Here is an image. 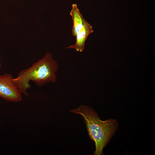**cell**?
<instances>
[{
  "label": "cell",
  "mask_w": 155,
  "mask_h": 155,
  "mask_svg": "<svg viewBox=\"0 0 155 155\" xmlns=\"http://www.w3.org/2000/svg\"><path fill=\"white\" fill-rule=\"evenodd\" d=\"M69 111L82 116L88 134L95 143L96 148L94 155H102L103 148L117 129V121L112 119L102 121L94 110L84 105H81L76 109Z\"/></svg>",
  "instance_id": "cell-2"
},
{
  "label": "cell",
  "mask_w": 155,
  "mask_h": 155,
  "mask_svg": "<svg viewBox=\"0 0 155 155\" xmlns=\"http://www.w3.org/2000/svg\"><path fill=\"white\" fill-rule=\"evenodd\" d=\"M1 67V59L0 58V68Z\"/></svg>",
  "instance_id": "cell-6"
},
{
  "label": "cell",
  "mask_w": 155,
  "mask_h": 155,
  "mask_svg": "<svg viewBox=\"0 0 155 155\" xmlns=\"http://www.w3.org/2000/svg\"><path fill=\"white\" fill-rule=\"evenodd\" d=\"M73 21L72 34L75 36L77 33L82 28L85 20L80 11L76 4H73L70 13Z\"/></svg>",
  "instance_id": "cell-5"
},
{
  "label": "cell",
  "mask_w": 155,
  "mask_h": 155,
  "mask_svg": "<svg viewBox=\"0 0 155 155\" xmlns=\"http://www.w3.org/2000/svg\"><path fill=\"white\" fill-rule=\"evenodd\" d=\"M58 69L57 61L50 53L47 52L31 67L20 71L18 76L13 78V81L20 93L27 96L29 95L28 90L31 87L30 81L39 87L50 82L55 83L57 80L56 73Z\"/></svg>",
  "instance_id": "cell-1"
},
{
  "label": "cell",
  "mask_w": 155,
  "mask_h": 155,
  "mask_svg": "<svg viewBox=\"0 0 155 155\" xmlns=\"http://www.w3.org/2000/svg\"><path fill=\"white\" fill-rule=\"evenodd\" d=\"M12 75L9 73L0 74V97L7 101L19 102L22 94L15 86Z\"/></svg>",
  "instance_id": "cell-3"
},
{
  "label": "cell",
  "mask_w": 155,
  "mask_h": 155,
  "mask_svg": "<svg viewBox=\"0 0 155 155\" xmlns=\"http://www.w3.org/2000/svg\"><path fill=\"white\" fill-rule=\"evenodd\" d=\"M92 26L85 20L82 28L77 33L76 37L75 43L66 48V49H74L77 51L82 52L84 49L86 40L90 34L93 32Z\"/></svg>",
  "instance_id": "cell-4"
}]
</instances>
